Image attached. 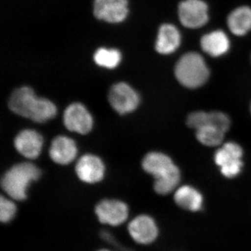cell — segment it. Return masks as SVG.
Listing matches in <instances>:
<instances>
[{"instance_id": "1", "label": "cell", "mask_w": 251, "mask_h": 251, "mask_svg": "<svg viewBox=\"0 0 251 251\" xmlns=\"http://www.w3.org/2000/svg\"><path fill=\"white\" fill-rule=\"evenodd\" d=\"M144 171L154 178L153 189L157 194L166 196L175 191L180 181L179 168L169 156L161 152L148 153L142 161Z\"/></svg>"}, {"instance_id": "2", "label": "cell", "mask_w": 251, "mask_h": 251, "mask_svg": "<svg viewBox=\"0 0 251 251\" xmlns=\"http://www.w3.org/2000/svg\"><path fill=\"white\" fill-rule=\"evenodd\" d=\"M41 170L28 162L14 165L4 173L1 180L3 191L11 199L16 201H25L27 190L32 181L40 179Z\"/></svg>"}, {"instance_id": "3", "label": "cell", "mask_w": 251, "mask_h": 251, "mask_svg": "<svg viewBox=\"0 0 251 251\" xmlns=\"http://www.w3.org/2000/svg\"><path fill=\"white\" fill-rule=\"evenodd\" d=\"M175 74L180 84L187 88L195 89L205 83L209 78V71L201 54L190 52L178 60Z\"/></svg>"}, {"instance_id": "4", "label": "cell", "mask_w": 251, "mask_h": 251, "mask_svg": "<svg viewBox=\"0 0 251 251\" xmlns=\"http://www.w3.org/2000/svg\"><path fill=\"white\" fill-rule=\"evenodd\" d=\"M128 234L137 244L149 246L156 242L160 234L156 220L148 214H139L130 220L127 226Z\"/></svg>"}, {"instance_id": "5", "label": "cell", "mask_w": 251, "mask_h": 251, "mask_svg": "<svg viewBox=\"0 0 251 251\" xmlns=\"http://www.w3.org/2000/svg\"><path fill=\"white\" fill-rule=\"evenodd\" d=\"M112 109L120 115L135 111L140 102L139 94L128 84L121 82L112 85L108 93Z\"/></svg>"}, {"instance_id": "6", "label": "cell", "mask_w": 251, "mask_h": 251, "mask_svg": "<svg viewBox=\"0 0 251 251\" xmlns=\"http://www.w3.org/2000/svg\"><path fill=\"white\" fill-rule=\"evenodd\" d=\"M242 156L243 150L240 145L229 142L216 151L214 161L225 176L233 178L242 171Z\"/></svg>"}, {"instance_id": "7", "label": "cell", "mask_w": 251, "mask_h": 251, "mask_svg": "<svg viewBox=\"0 0 251 251\" xmlns=\"http://www.w3.org/2000/svg\"><path fill=\"white\" fill-rule=\"evenodd\" d=\"M94 211L100 224L111 227L122 226L129 216L126 203L116 199L102 200L97 203Z\"/></svg>"}, {"instance_id": "8", "label": "cell", "mask_w": 251, "mask_h": 251, "mask_svg": "<svg viewBox=\"0 0 251 251\" xmlns=\"http://www.w3.org/2000/svg\"><path fill=\"white\" fill-rule=\"evenodd\" d=\"M180 22L184 27L197 29L208 22V6L202 0H184L178 6Z\"/></svg>"}, {"instance_id": "9", "label": "cell", "mask_w": 251, "mask_h": 251, "mask_svg": "<svg viewBox=\"0 0 251 251\" xmlns=\"http://www.w3.org/2000/svg\"><path fill=\"white\" fill-rule=\"evenodd\" d=\"M63 122L66 128L72 132L86 135L93 128V117L87 108L80 103L69 105L64 112Z\"/></svg>"}, {"instance_id": "10", "label": "cell", "mask_w": 251, "mask_h": 251, "mask_svg": "<svg viewBox=\"0 0 251 251\" xmlns=\"http://www.w3.org/2000/svg\"><path fill=\"white\" fill-rule=\"evenodd\" d=\"M128 0H94V14L108 23L122 22L128 16Z\"/></svg>"}, {"instance_id": "11", "label": "cell", "mask_w": 251, "mask_h": 251, "mask_svg": "<svg viewBox=\"0 0 251 251\" xmlns=\"http://www.w3.org/2000/svg\"><path fill=\"white\" fill-rule=\"evenodd\" d=\"M105 171L103 161L99 156L90 153L81 156L75 165L77 177L86 184H96L101 181Z\"/></svg>"}, {"instance_id": "12", "label": "cell", "mask_w": 251, "mask_h": 251, "mask_svg": "<svg viewBox=\"0 0 251 251\" xmlns=\"http://www.w3.org/2000/svg\"><path fill=\"white\" fill-rule=\"evenodd\" d=\"M44 138L32 129L21 130L14 139V147L18 153L28 159H36L40 156Z\"/></svg>"}, {"instance_id": "13", "label": "cell", "mask_w": 251, "mask_h": 251, "mask_svg": "<svg viewBox=\"0 0 251 251\" xmlns=\"http://www.w3.org/2000/svg\"><path fill=\"white\" fill-rule=\"evenodd\" d=\"M77 154V148L75 141L64 135L54 138L49 150L50 157L52 161L63 166L74 161Z\"/></svg>"}, {"instance_id": "14", "label": "cell", "mask_w": 251, "mask_h": 251, "mask_svg": "<svg viewBox=\"0 0 251 251\" xmlns=\"http://www.w3.org/2000/svg\"><path fill=\"white\" fill-rule=\"evenodd\" d=\"M37 99L34 90L25 86L13 92L8 105L14 113L29 119Z\"/></svg>"}, {"instance_id": "15", "label": "cell", "mask_w": 251, "mask_h": 251, "mask_svg": "<svg viewBox=\"0 0 251 251\" xmlns=\"http://www.w3.org/2000/svg\"><path fill=\"white\" fill-rule=\"evenodd\" d=\"M186 124L190 128L196 130L203 125L215 126L226 133L230 126V120L224 112H212L207 113L203 111L192 112L188 115Z\"/></svg>"}, {"instance_id": "16", "label": "cell", "mask_w": 251, "mask_h": 251, "mask_svg": "<svg viewBox=\"0 0 251 251\" xmlns=\"http://www.w3.org/2000/svg\"><path fill=\"white\" fill-rule=\"evenodd\" d=\"M174 201L181 209L190 212H198L202 210L204 205V198L202 193L193 186H181L176 190Z\"/></svg>"}, {"instance_id": "17", "label": "cell", "mask_w": 251, "mask_h": 251, "mask_svg": "<svg viewBox=\"0 0 251 251\" xmlns=\"http://www.w3.org/2000/svg\"><path fill=\"white\" fill-rule=\"evenodd\" d=\"M181 34L177 28L172 24L162 25L158 30L156 50L162 54L173 53L179 49Z\"/></svg>"}, {"instance_id": "18", "label": "cell", "mask_w": 251, "mask_h": 251, "mask_svg": "<svg viewBox=\"0 0 251 251\" xmlns=\"http://www.w3.org/2000/svg\"><path fill=\"white\" fill-rule=\"evenodd\" d=\"M201 46L206 54L211 57H218L228 52L230 43L224 31L216 30L203 36Z\"/></svg>"}, {"instance_id": "19", "label": "cell", "mask_w": 251, "mask_h": 251, "mask_svg": "<svg viewBox=\"0 0 251 251\" xmlns=\"http://www.w3.org/2000/svg\"><path fill=\"white\" fill-rule=\"evenodd\" d=\"M227 24L234 35H246L251 30V8L242 6L233 10L227 16Z\"/></svg>"}, {"instance_id": "20", "label": "cell", "mask_w": 251, "mask_h": 251, "mask_svg": "<svg viewBox=\"0 0 251 251\" xmlns=\"http://www.w3.org/2000/svg\"><path fill=\"white\" fill-rule=\"evenodd\" d=\"M57 113V107L51 100L38 97L29 119L36 123H44L53 119Z\"/></svg>"}, {"instance_id": "21", "label": "cell", "mask_w": 251, "mask_h": 251, "mask_svg": "<svg viewBox=\"0 0 251 251\" xmlns=\"http://www.w3.org/2000/svg\"><path fill=\"white\" fill-rule=\"evenodd\" d=\"M196 130V138L205 146L215 147L222 143L225 132L211 125H203Z\"/></svg>"}, {"instance_id": "22", "label": "cell", "mask_w": 251, "mask_h": 251, "mask_svg": "<svg viewBox=\"0 0 251 251\" xmlns=\"http://www.w3.org/2000/svg\"><path fill=\"white\" fill-rule=\"evenodd\" d=\"M94 62L100 67L112 69L116 68L122 60L120 51L115 49L101 48L96 51L94 55Z\"/></svg>"}, {"instance_id": "23", "label": "cell", "mask_w": 251, "mask_h": 251, "mask_svg": "<svg viewBox=\"0 0 251 251\" xmlns=\"http://www.w3.org/2000/svg\"><path fill=\"white\" fill-rule=\"evenodd\" d=\"M14 200L1 196L0 198V221L3 224H9L16 217L17 206Z\"/></svg>"}, {"instance_id": "24", "label": "cell", "mask_w": 251, "mask_h": 251, "mask_svg": "<svg viewBox=\"0 0 251 251\" xmlns=\"http://www.w3.org/2000/svg\"><path fill=\"white\" fill-rule=\"evenodd\" d=\"M97 251H112V250H110V249H100V250H99Z\"/></svg>"}, {"instance_id": "25", "label": "cell", "mask_w": 251, "mask_h": 251, "mask_svg": "<svg viewBox=\"0 0 251 251\" xmlns=\"http://www.w3.org/2000/svg\"><path fill=\"white\" fill-rule=\"evenodd\" d=\"M123 251H135L130 250V249H123Z\"/></svg>"}, {"instance_id": "26", "label": "cell", "mask_w": 251, "mask_h": 251, "mask_svg": "<svg viewBox=\"0 0 251 251\" xmlns=\"http://www.w3.org/2000/svg\"></svg>"}]
</instances>
